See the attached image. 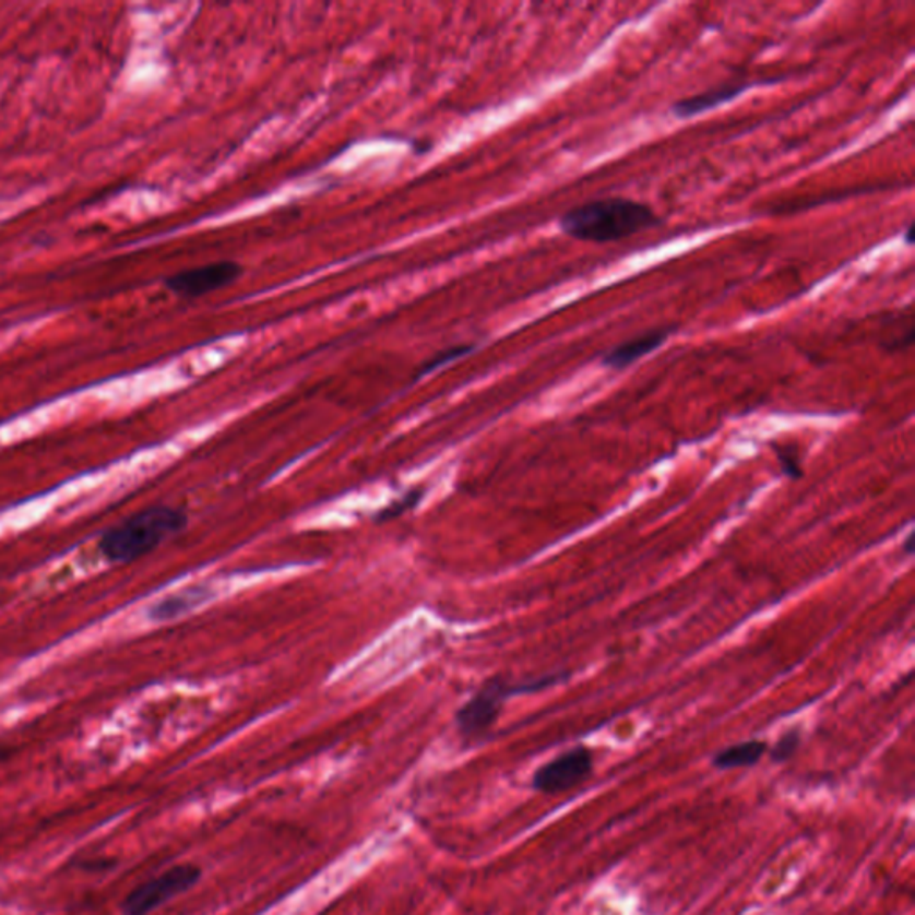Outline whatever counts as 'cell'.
Instances as JSON below:
<instances>
[{
	"label": "cell",
	"mask_w": 915,
	"mask_h": 915,
	"mask_svg": "<svg viewBox=\"0 0 915 915\" xmlns=\"http://www.w3.org/2000/svg\"><path fill=\"white\" fill-rule=\"evenodd\" d=\"M658 224V215L647 204L625 198L586 202L560 218L567 237L594 243L625 240Z\"/></svg>",
	"instance_id": "obj_1"
},
{
	"label": "cell",
	"mask_w": 915,
	"mask_h": 915,
	"mask_svg": "<svg viewBox=\"0 0 915 915\" xmlns=\"http://www.w3.org/2000/svg\"><path fill=\"white\" fill-rule=\"evenodd\" d=\"M187 524V513L181 508H145L119 526L106 530L99 538V552L109 563H129L153 552L174 535H179Z\"/></svg>",
	"instance_id": "obj_2"
},
{
	"label": "cell",
	"mask_w": 915,
	"mask_h": 915,
	"mask_svg": "<svg viewBox=\"0 0 915 915\" xmlns=\"http://www.w3.org/2000/svg\"><path fill=\"white\" fill-rule=\"evenodd\" d=\"M533 684L535 681L530 679L526 684L513 685L502 676L487 679L479 687L478 692L468 699L467 703L463 704L454 715L458 734L467 740L487 734L488 729L498 723L502 706L508 699L518 694H533V690L537 692V687Z\"/></svg>",
	"instance_id": "obj_3"
},
{
	"label": "cell",
	"mask_w": 915,
	"mask_h": 915,
	"mask_svg": "<svg viewBox=\"0 0 915 915\" xmlns=\"http://www.w3.org/2000/svg\"><path fill=\"white\" fill-rule=\"evenodd\" d=\"M201 878V867L193 864L170 867L163 875L145 881L123 898V915H148L167 901L190 891L192 887L198 886Z\"/></svg>",
	"instance_id": "obj_4"
},
{
	"label": "cell",
	"mask_w": 915,
	"mask_h": 915,
	"mask_svg": "<svg viewBox=\"0 0 915 915\" xmlns=\"http://www.w3.org/2000/svg\"><path fill=\"white\" fill-rule=\"evenodd\" d=\"M592 774L594 753L586 746H577L538 768L533 774L532 787L546 796H557L580 787Z\"/></svg>",
	"instance_id": "obj_5"
},
{
	"label": "cell",
	"mask_w": 915,
	"mask_h": 915,
	"mask_svg": "<svg viewBox=\"0 0 915 915\" xmlns=\"http://www.w3.org/2000/svg\"><path fill=\"white\" fill-rule=\"evenodd\" d=\"M241 274H243V266L238 261L224 260L178 272L174 276L165 277L163 283L167 286V290L176 296L198 299V297L226 288L240 280Z\"/></svg>",
	"instance_id": "obj_6"
},
{
	"label": "cell",
	"mask_w": 915,
	"mask_h": 915,
	"mask_svg": "<svg viewBox=\"0 0 915 915\" xmlns=\"http://www.w3.org/2000/svg\"><path fill=\"white\" fill-rule=\"evenodd\" d=\"M673 333H675L673 328H656V330L645 331L642 335L626 340L622 344L608 350L601 358V364L608 369H626V367L639 361L640 358H644V356L651 355L653 350L658 349L659 345H664L665 340L669 338Z\"/></svg>",
	"instance_id": "obj_7"
},
{
	"label": "cell",
	"mask_w": 915,
	"mask_h": 915,
	"mask_svg": "<svg viewBox=\"0 0 915 915\" xmlns=\"http://www.w3.org/2000/svg\"><path fill=\"white\" fill-rule=\"evenodd\" d=\"M749 86H751V83H746V81H726V83L717 84L714 88L704 90L701 94L676 100L670 106V111L678 119H690V117L706 114L710 109L718 108V106H723L729 100L737 99L738 95H742Z\"/></svg>",
	"instance_id": "obj_8"
},
{
	"label": "cell",
	"mask_w": 915,
	"mask_h": 915,
	"mask_svg": "<svg viewBox=\"0 0 915 915\" xmlns=\"http://www.w3.org/2000/svg\"><path fill=\"white\" fill-rule=\"evenodd\" d=\"M212 596V591L207 586H192V589H187V591L178 592V594H173V596L158 601L156 605L148 608L147 616L154 622H167V620L178 619V617L185 616L188 611H192L193 608L201 606L202 603H206Z\"/></svg>",
	"instance_id": "obj_9"
},
{
	"label": "cell",
	"mask_w": 915,
	"mask_h": 915,
	"mask_svg": "<svg viewBox=\"0 0 915 915\" xmlns=\"http://www.w3.org/2000/svg\"><path fill=\"white\" fill-rule=\"evenodd\" d=\"M769 746L765 740H746L721 749L712 758V765L718 771H734V769L754 768L768 754Z\"/></svg>",
	"instance_id": "obj_10"
},
{
	"label": "cell",
	"mask_w": 915,
	"mask_h": 915,
	"mask_svg": "<svg viewBox=\"0 0 915 915\" xmlns=\"http://www.w3.org/2000/svg\"><path fill=\"white\" fill-rule=\"evenodd\" d=\"M801 746V732L799 729H788L787 734H783L777 738L773 748L769 749L768 753L773 763H785L797 753V749Z\"/></svg>",
	"instance_id": "obj_11"
},
{
	"label": "cell",
	"mask_w": 915,
	"mask_h": 915,
	"mask_svg": "<svg viewBox=\"0 0 915 915\" xmlns=\"http://www.w3.org/2000/svg\"><path fill=\"white\" fill-rule=\"evenodd\" d=\"M474 345L462 344V345H451L448 349H443L442 353H438L435 355L433 358L426 361V364L418 369L417 376L415 378H423V376L429 375V372H433V370L440 369L443 365H448L449 361H454V359L462 358V356L468 355V353H473Z\"/></svg>",
	"instance_id": "obj_12"
},
{
	"label": "cell",
	"mask_w": 915,
	"mask_h": 915,
	"mask_svg": "<svg viewBox=\"0 0 915 915\" xmlns=\"http://www.w3.org/2000/svg\"><path fill=\"white\" fill-rule=\"evenodd\" d=\"M423 496L424 492L420 488L412 490V492L404 494L403 498L397 499V501L392 502L389 507L383 508V512L378 513L376 521L387 522L392 521V519L401 518V515L408 512V510H414V508L417 507L418 501L423 499Z\"/></svg>",
	"instance_id": "obj_13"
},
{
	"label": "cell",
	"mask_w": 915,
	"mask_h": 915,
	"mask_svg": "<svg viewBox=\"0 0 915 915\" xmlns=\"http://www.w3.org/2000/svg\"><path fill=\"white\" fill-rule=\"evenodd\" d=\"M791 453L793 451L782 449V451H777V458H780V463H782L783 473L791 476V478H799L803 474L801 467H799V460H797V456H791Z\"/></svg>",
	"instance_id": "obj_14"
},
{
	"label": "cell",
	"mask_w": 915,
	"mask_h": 915,
	"mask_svg": "<svg viewBox=\"0 0 915 915\" xmlns=\"http://www.w3.org/2000/svg\"><path fill=\"white\" fill-rule=\"evenodd\" d=\"M903 551H905V555H912L915 551L914 533H908V537H906L905 544H903Z\"/></svg>",
	"instance_id": "obj_15"
},
{
	"label": "cell",
	"mask_w": 915,
	"mask_h": 915,
	"mask_svg": "<svg viewBox=\"0 0 915 915\" xmlns=\"http://www.w3.org/2000/svg\"><path fill=\"white\" fill-rule=\"evenodd\" d=\"M912 231H914V226H912L911 222V224H908V227H906V246H912V243H914V238H912Z\"/></svg>",
	"instance_id": "obj_16"
},
{
	"label": "cell",
	"mask_w": 915,
	"mask_h": 915,
	"mask_svg": "<svg viewBox=\"0 0 915 915\" xmlns=\"http://www.w3.org/2000/svg\"><path fill=\"white\" fill-rule=\"evenodd\" d=\"M5 757V749L0 746V760Z\"/></svg>",
	"instance_id": "obj_17"
}]
</instances>
